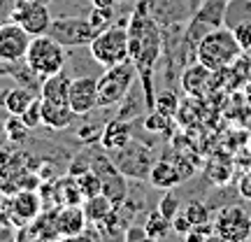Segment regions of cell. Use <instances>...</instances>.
Instances as JSON below:
<instances>
[{"label":"cell","mask_w":251,"mask_h":242,"mask_svg":"<svg viewBox=\"0 0 251 242\" xmlns=\"http://www.w3.org/2000/svg\"><path fill=\"white\" fill-rule=\"evenodd\" d=\"M128 40H130V61L137 68V75L142 80V93L147 100L149 112L153 109V86H151V72L153 65L158 61L161 54V30L151 19L144 14L142 5L130 19V28H128Z\"/></svg>","instance_id":"obj_1"},{"label":"cell","mask_w":251,"mask_h":242,"mask_svg":"<svg viewBox=\"0 0 251 242\" xmlns=\"http://www.w3.org/2000/svg\"><path fill=\"white\" fill-rule=\"evenodd\" d=\"M240 54H242V47L233 30L226 26H219L205 33L196 45V61L207 65L209 70H224Z\"/></svg>","instance_id":"obj_2"},{"label":"cell","mask_w":251,"mask_h":242,"mask_svg":"<svg viewBox=\"0 0 251 242\" xmlns=\"http://www.w3.org/2000/svg\"><path fill=\"white\" fill-rule=\"evenodd\" d=\"M24 63L40 80L51 77L65 68V47L51 35H33Z\"/></svg>","instance_id":"obj_3"},{"label":"cell","mask_w":251,"mask_h":242,"mask_svg":"<svg viewBox=\"0 0 251 242\" xmlns=\"http://www.w3.org/2000/svg\"><path fill=\"white\" fill-rule=\"evenodd\" d=\"M137 77L140 75L133 61H124L105 68V72L98 77V108L121 105V100L130 93Z\"/></svg>","instance_id":"obj_4"},{"label":"cell","mask_w":251,"mask_h":242,"mask_svg":"<svg viewBox=\"0 0 251 242\" xmlns=\"http://www.w3.org/2000/svg\"><path fill=\"white\" fill-rule=\"evenodd\" d=\"M91 56L102 68L117 65V63L130 61V40L128 30L121 26H107L91 40Z\"/></svg>","instance_id":"obj_5"},{"label":"cell","mask_w":251,"mask_h":242,"mask_svg":"<svg viewBox=\"0 0 251 242\" xmlns=\"http://www.w3.org/2000/svg\"><path fill=\"white\" fill-rule=\"evenodd\" d=\"M112 161L117 163V168L124 172L128 180H149V172L153 168V152L149 144L140 140H130L121 149L112 152Z\"/></svg>","instance_id":"obj_6"},{"label":"cell","mask_w":251,"mask_h":242,"mask_svg":"<svg viewBox=\"0 0 251 242\" xmlns=\"http://www.w3.org/2000/svg\"><path fill=\"white\" fill-rule=\"evenodd\" d=\"M216 240L244 242L251 238V215L240 205H224L212 216Z\"/></svg>","instance_id":"obj_7"},{"label":"cell","mask_w":251,"mask_h":242,"mask_svg":"<svg viewBox=\"0 0 251 242\" xmlns=\"http://www.w3.org/2000/svg\"><path fill=\"white\" fill-rule=\"evenodd\" d=\"M105 154L107 152H98L91 156V170H96V175L102 182V193L114 205H124V200L128 198V177L117 168L112 156H105Z\"/></svg>","instance_id":"obj_8"},{"label":"cell","mask_w":251,"mask_h":242,"mask_svg":"<svg viewBox=\"0 0 251 242\" xmlns=\"http://www.w3.org/2000/svg\"><path fill=\"white\" fill-rule=\"evenodd\" d=\"M51 19L49 2L42 0H14V7L9 12V21H17L30 35H47Z\"/></svg>","instance_id":"obj_9"},{"label":"cell","mask_w":251,"mask_h":242,"mask_svg":"<svg viewBox=\"0 0 251 242\" xmlns=\"http://www.w3.org/2000/svg\"><path fill=\"white\" fill-rule=\"evenodd\" d=\"M54 40H58L63 47H84L91 45V40L98 35L86 17H54L49 33Z\"/></svg>","instance_id":"obj_10"},{"label":"cell","mask_w":251,"mask_h":242,"mask_svg":"<svg viewBox=\"0 0 251 242\" xmlns=\"http://www.w3.org/2000/svg\"><path fill=\"white\" fill-rule=\"evenodd\" d=\"M30 33L21 28L17 21L0 24V61L2 63H21L26 58Z\"/></svg>","instance_id":"obj_11"},{"label":"cell","mask_w":251,"mask_h":242,"mask_svg":"<svg viewBox=\"0 0 251 242\" xmlns=\"http://www.w3.org/2000/svg\"><path fill=\"white\" fill-rule=\"evenodd\" d=\"M70 108L75 109L77 117H86L93 109L98 108V80L89 77V75H81L75 77L70 81Z\"/></svg>","instance_id":"obj_12"},{"label":"cell","mask_w":251,"mask_h":242,"mask_svg":"<svg viewBox=\"0 0 251 242\" xmlns=\"http://www.w3.org/2000/svg\"><path fill=\"white\" fill-rule=\"evenodd\" d=\"M226 2H228V0H205V5L196 12V17H193L191 26H188V33H186L191 40H196V45L205 33H209V30H214V28H219V26H224Z\"/></svg>","instance_id":"obj_13"},{"label":"cell","mask_w":251,"mask_h":242,"mask_svg":"<svg viewBox=\"0 0 251 242\" xmlns=\"http://www.w3.org/2000/svg\"><path fill=\"white\" fill-rule=\"evenodd\" d=\"M181 89H184L186 96L202 98L205 93L216 91V72L209 70L200 61H196L193 65H188L186 70L181 72Z\"/></svg>","instance_id":"obj_14"},{"label":"cell","mask_w":251,"mask_h":242,"mask_svg":"<svg viewBox=\"0 0 251 242\" xmlns=\"http://www.w3.org/2000/svg\"><path fill=\"white\" fill-rule=\"evenodd\" d=\"M42 207H45L42 196L37 193L35 188H19L14 198H12V212L17 216L19 226H28L33 219H37Z\"/></svg>","instance_id":"obj_15"},{"label":"cell","mask_w":251,"mask_h":242,"mask_svg":"<svg viewBox=\"0 0 251 242\" xmlns=\"http://www.w3.org/2000/svg\"><path fill=\"white\" fill-rule=\"evenodd\" d=\"M42 100V126L49 131H65L70 128L75 121V109L70 108V100H51V98H40Z\"/></svg>","instance_id":"obj_16"},{"label":"cell","mask_w":251,"mask_h":242,"mask_svg":"<svg viewBox=\"0 0 251 242\" xmlns=\"http://www.w3.org/2000/svg\"><path fill=\"white\" fill-rule=\"evenodd\" d=\"M54 219L61 238H81L84 228L89 226V219L81 205H61L56 210Z\"/></svg>","instance_id":"obj_17"},{"label":"cell","mask_w":251,"mask_h":242,"mask_svg":"<svg viewBox=\"0 0 251 242\" xmlns=\"http://www.w3.org/2000/svg\"><path fill=\"white\" fill-rule=\"evenodd\" d=\"M133 140V128H130V121H126V119H112L107 124L100 128V137H98V144L102 152H117L121 149L124 144H128Z\"/></svg>","instance_id":"obj_18"},{"label":"cell","mask_w":251,"mask_h":242,"mask_svg":"<svg viewBox=\"0 0 251 242\" xmlns=\"http://www.w3.org/2000/svg\"><path fill=\"white\" fill-rule=\"evenodd\" d=\"M224 80H226V91H230V93H240L249 84L251 81V56L247 52H242L228 68H224Z\"/></svg>","instance_id":"obj_19"},{"label":"cell","mask_w":251,"mask_h":242,"mask_svg":"<svg viewBox=\"0 0 251 242\" xmlns=\"http://www.w3.org/2000/svg\"><path fill=\"white\" fill-rule=\"evenodd\" d=\"M184 182V175L177 168V163L172 161H156L151 172H149V184L153 188H163V191H172Z\"/></svg>","instance_id":"obj_20"},{"label":"cell","mask_w":251,"mask_h":242,"mask_svg":"<svg viewBox=\"0 0 251 242\" xmlns=\"http://www.w3.org/2000/svg\"><path fill=\"white\" fill-rule=\"evenodd\" d=\"M33 100H35V91H33V89H26V86H14V89H9V91H5V93H2L0 105L7 109L9 114L21 117Z\"/></svg>","instance_id":"obj_21"},{"label":"cell","mask_w":251,"mask_h":242,"mask_svg":"<svg viewBox=\"0 0 251 242\" xmlns=\"http://www.w3.org/2000/svg\"><path fill=\"white\" fill-rule=\"evenodd\" d=\"M70 77L65 72H56L51 77H45L42 80V86H40V98H51V100H70L68 93H70Z\"/></svg>","instance_id":"obj_22"},{"label":"cell","mask_w":251,"mask_h":242,"mask_svg":"<svg viewBox=\"0 0 251 242\" xmlns=\"http://www.w3.org/2000/svg\"><path fill=\"white\" fill-rule=\"evenodd\" d=\"M242 24H251V0H228L224 9V26L235 30Z\"/></svg>","instance_id":"obj_23"},{"label":"cell","mask_w":251,"mask_h":242,"mask_svg":"<svg viewBox=\"0 0 251 242\" xmlns=\"http://www.w3.org/2000/svg\"><path fill=\"white\" fill-rule=\"evenodd\" d=\"M81 207H84V215H86V219H89L91 224H98L102 219H107L119 205H114L105 193H98V196H93V198H86L81 203Z\"/></svg>","instance_id":"obj_24"},{"label":"cell","mask_w":251,"mask_h":242,"mask_svg":"<svg viewBox=\"0 0 251 242\" xmlns=\"http://www.w3.org/2000/svg\"><path fill=\"white\" fill-rule=\"evenodd\" d=\"M233 168L235 163L230 156H226V154H216V156H212L209 159V163H207V177L212 182H216V184H226V182L233 177Z\"/></svg>","instance_id":"obj_25"},{"label":"cell","mask_w":251,"mask_h":242,"mask_svg":"<svg viewBox=\"0 0 251 242\" xmlns=\"http://www.w3.org/2000/svg\"><path fill=\"white\" fill-rule=\"evenodd\" d=\"M142 226H144V231H147V238H149V240H163V238H168V233L172 231V221L163 215L158 207L147 215Z\"/></svg>","instance_id":"obj_26"},{"label":"cell","mask_w":251,"mask_h":242,"mask_svg":"<svg viewBox=\"0 0 251 242\" xmlns=\"http://www.w3.org/2000/svg\"><path fill=\"white\" fill-rule=\"evenodd\" d=\"M179 105H181V100L179 96L175 93V91H161L156 98H153V109L156 112H161V114H165V117H177V112H179Z\"/></svg>","instance_id":"obj_27"},{"label":"cell","mask_w":251,"mask_h":242,"mask_svg":"<svg viewBox=\"0 0 251 242\" xmlns=\"http://www.w3.org/2000/svg\"><path fill=\"white\" fill-rule=\"evenodd\" d=\"M2 128H5V135H7V140L12 144L26 142V140H28V133H30V128L26 126V121H24L21 117H14V114H9V117L5 119Z\"/></svg>","instance_id":"obj_28"},{"label":"cell","mask_w":251,"mask_h":242,"mask_svg":"<svg viewBox=\"0 0 251 242\" xmlns=\"http://www.w3.org/2000/svg\"><path fill=\"white\" fill-rule=\"evenodd\" d=\"M184 215L188 216V221H191L193 228H196V226L212 224V212H209L207 203H202V200H191V203L184 207Z\"/></svg>","instance_id":"obj_29"},{"label":"cell","mask_w":251,"mask_h":242,"mask_svg":"<svg viewBox=\"0 0 251 242\" xmlns=\"http://www.w3.org/2000/svg\"><path fill=\"white\" fill-rule=\"evenodd\" d=\"M144 108H147V103H142V96H140V93H133V89H130V93L121 100V112H119V117L126 119V121H130V119L137 117L140 112H144Z\"/></svg>","instance_id":"obj_30"},{"label":"cell","mask_w":251,"mask_h":242,"mask_svg":"<svg viewBox=\"0 0 251 242\" xmlns=\"http://www.w3.org/2000/svg\"><path fill=\"white\" fill-rule=\"evenodd\" d=\"M77 184H79L84 198H93V196H98V193H102V182L96 175V170H91V168L86 172L77 175Z\"/></svg>","instance_id":"obj_31"},{"label":"cell","mask_w":251,"mask_h":242,"mask_svg":"<svg viewBox=\"0 0 251 242\" xmlns=\"http://www.w3.org/2000/svg\"><path fill=\"white\" fill-rule=\"evenodd\" d=\"M172 124H175V119L165 117V114L156 112V109H151V114L144 119V128H147V131H151V133H170Z\"/></svg>","instance_id":"obj_32"},{"label":"cell","mask_w":251,"mask_h":242,"mask_svg":"<svg viewBox=\"0 0 251 242\" xmlns=\"http://www.w3.org/2000/svg\"><path fill=\"white\" fill-rule=\"evenodd\" d=\"M112 7H91V12L86 14V19H89V24L93 26V30L96 33H100V30H105V28L112 24Z\"/></svg>","instance_id":"obj_33"},{"label":"cell","mask_w":251,"mask_h":242,"mask_svg":"<svg viewBox=\"0 0 251 242\" xmlns=\"http://www.w3.org/2000/svg\"><path fill=\"white\" fill-rule=\"evenodd\" d=\"M21 119L26 121V126L33 131V128H37V126L42 124V100L35 98L30 105H28V109L21 114Z\"/></svg>","instance_id":"obj_34"},{"label":"cell","mask_w":251,"mask_h":242,"mask_svg":"<svg viewBox=\"0 0 251 242\" xmlns=\"http://www.w3.org/2000/svg\"><path fill=\"white\" fill-rule=\"evenodd\" d=\"M158 210H161L163 215L168 216V219H175V216L179 215V198L175 196V193H170V191H168V193H165V196L161 198V200H158Z\"/></svg>","instance_id":"obj_35"},{"label":"cell","mask_w":251,"mask_h":242,"mask_svg":"<svg viewBox=\"0 0 251 242\" xmlns=\"http://www.w3.org/2000/svg\"><path fill=\"white\" fill-rule=\"evenodd\" d=\"M233 33H235V37H237L240 47H242V52H249L251 49V24H242V26H237Z\"/></svg>","instance_id":"obj_36"},{"label":"cell","mask_w":251,"mask_h":242,"mask_svg":"<svg viewBox=\"0 0 251 242\" xmlns=\"http://www.w3.org/2000/svg\"><path fill=\"white\" fill-rule=\"evenodd\" d=\"M191 228H193V226H191V221H188V216L184 215V210H181L179 215H177L175 219H172V231H175L177 235H181V238H184V235H186L188 231H191Z\"/></svg>","instance_id":"obj_37"},{"label":"cell","mask_w":251,"mask_h":242,"mask_svg":"<svg viewBox=\"0 0 251 242\" xmlns=\"http://www.w3.org/2000/svg\"><path fill=\"white\" fill-rule=\"evenodd\" d=\"M9 175H12V154L0 149V184L9 180Z\"/></svg>","instance_id":"obj_38"},{"label":"cell","mask_w":251,"mask_h":242,"mask_svg":"<svg viewBox=\"0 0 251 242\" xmlns=\"http://www.w3.org/2000/svg\"><path fill=\"white\" fill-rule=\"evenodd\" d=\"M237 191H240V196L244 198V200H249L251 203V170H247L237 180Z\"/></svg>","instance_id":"obj_39"},{"label":"cell","mask_w":251,"mask_h":242,"mask_svg":"<svg viewBox=\"0 0 251 242\" xmlns=\"http://www.w3.org/2000/svg\"><path fill=\"white\" fill-rule=\"evenodd\" d=\"M77 135H79L81 140H96V142H98L100 131H96V126H81Z\"/></svg>","instance_id":"obj_40"},{"label":"cell","mask_w":251,"mask_h":242,"mask_svg":"<svg viewBox=\"0 0 251 242\" xmlns=\"http://www.w3.org/2000/svg\"><path fill=\"white\" fill-rule=\"evenodd\" d=\"M124 238H126V240H149V238H147V231H144V226H142V228H135V226H130V228L124 233Z\"/></svg>","instance_id":"obj_41"},{"label":"cell","mask_w":251,"mask_h":242,"mask_svg":"<svg viewBox=\"0 0 251 242\" xmlns=\"http://www.w3.org/2000/svg\"><path fill=\"white\" fill-rule=\"evenodd\" d=\"M93 7H114V0H91Z\"/></svg>","instance_id":"obj_42"},{"label":"cell","mask_w":251,"mask_h":242,"mask_svg":"<svg viewBox=\"0 0 251 242\" xmlns=\"http://www.w3.org/2000/svg\"><path fill=\"white\" fill-rule=\"evenodd\" d=\"M5 200V191H2V187H0V203Z\"/></svg>","instance_id":"obj_43"},{"label":"cell","mask_w":251,"mask_h":242,"mask_svg":"<svg viewBox=\"0 0 251 242\" xmlns=\"http://www.w3.org/2000/svg\"><path fill=\"white\" fill-rule=\"evenodd\" d=\"M42 2H51V0H42Z\"/></svg>","instance_id":"obj_44"},{"label":"cell","mask_w":251,"mask_h":242,"mask_svg":"<svg viewBox=\"0 0 251 242\" xmlns=\"http://www.w3.org/2000/svg\"><path fill=\"white\" fill-rule=\"evenodd\" d=\"M247 54H249V56H251V49H249V52H247Z\"/></svg>","instance_id":"obj_45"},{"label":"cell","mask_w":251,"mask_h":242,"mask_svg":"<svg viewBox=\"0 0 251 242\" xmlns=\"http://www.w3.org/2000/svg\"><path fill=\"white\" fill-rule=\"evenodd\" d=\"M249 147H251V140H249Z\"/></svg>","instance_id":"obj_46"}]
</instances>
